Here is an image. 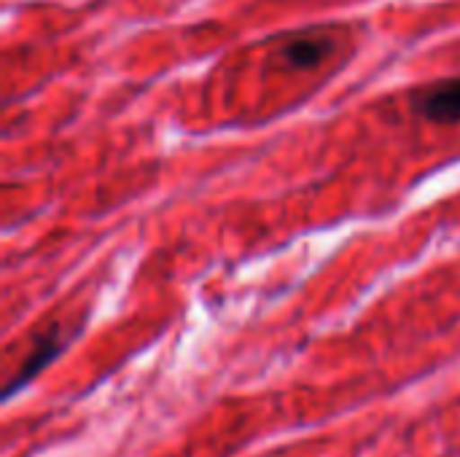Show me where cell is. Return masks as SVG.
I'll return each mask as SVG.
<instances>
[{
	"label": "cell",
	"instance_id": "3",
	"mask_svg": "<svg viewBox=\"0 0 460 457\" xmlns=\"http://www.w3.org/2000/svg\"><path fill=\"white\" fill-rule=\"evenodd\" d=\"M412 108L418 116L434 124H458L460 121V75L429 83L412 94Z\"/></svg>",
	"mask_w": 460,
	"mask_h": 457
},
{
	"label": "cell",
	"instance_id": "1",
	"mask_svg": "<svg viewBox=\"0 0 460 457\" xmlns=\"http://www.w3.org/2000/svg\"><path fill=\"white\" fill-rule=\"evenodd\" d=\"M78 331H81V326H67V323H49V326L38 329L30 339L27 356L19 361V366L3 385V401H11L30 382H35L67 350V345L78 337Z\"/></svg>",
	"mask_w": 460,
	"mask_h": 457
},
{
	"label": "cell",
	"instance_id": "2",
	"mask_svg": "<svg viewBox=\"0 0 460 457\" xmlns=\"http://www.w3.org/2000/svg\"><path fill=\"white\" fill-rule=\"evenodd\" d=\"M337 46L340 40L329 30H321V27L302 30V32L283 38V43L275 51V62L286 70H315L337 51Z\"/></svg>",
	"mask_w": 460,
	"mask_h": 457
}]
</instances>
